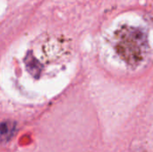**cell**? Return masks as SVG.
Instances as JSON below:
<instances>
[{"label": "cell", "mask_w": 153, "mask_h": 152, "mask_svg": "<svg viewBox=\"0 0 153 152\" xmlns=\"http://www.w3.org/2000/svg\"><path fill=\"white\" fill-rule=\"evenodd\" d=\"M15 131V124L13 122L5 121L2 123L1 126V135L3 140H8L11 138Z\"/></svg>", "instance_id": "2"}, {"label": "cell", "mask_w": 153, "mask_h": 152, "mask_svg": "<svg viewBox=\"0 0 153 152\" xmlns=\"http://www.w3.org/2000/svg\"><path fill=\"white\" fill-rule=\"evenodd\" d=\"M147 44V36L143 30L129 27L120 30L116 47L120 56L133 65L143 60L148 47Z\"/></svg>", "instance_id": "1"}]
</instances>
